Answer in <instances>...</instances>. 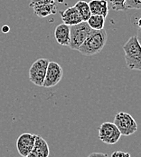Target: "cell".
Wrapping results in <instances>:
<instances>
[{"instance_id": "cell-1", "label": "cell", "mask_w": 141, "mask_h": 157, "mask_svg": "<svg viewBox=\"0 0 141 157\" xmlns=\"http://www.w3.org/2000/svg\"><path fill=\"white\" fill-rule=\"evenodd\" d=\"M108 35L105 29L92 30L86 40L80 46L78 51L84 56H93L99 54L106 45Z\"/></svg>"}, {"instance_id": "cell-2", "label": "cell", "mask_w": 141, "mask_h": 157, "mask_svg": "<svg viewBox=\"0 0 141 157\" xmlns=\"http://www.w3.org/2000/svg\"><path fill=\"white\" fill-rule=\"evenodd\" d=\"M125 61L130 70L141 71V45L137 36H132L123 46Z\"/></svg>"}, {"instance_id": "cell-3", "label": "cell", "mask_w": 141, "mask_h": 157, "mask_svg": "<svg viewBox=\"0 0 141 157\" xmlns=\"http://www.w3.org/2000/svg\"><path fill=\"white\" fill-rule=\"evenodd\" d=\"M92 29L87 22H82L70 26V44L69 47L72 50H78L86 40Z\"/></svg>"}, {"instance_id": "cell-4", "label": "cell", "mask_w": 141, "mask_h": 157, "mask_svg": "<svg viewBox=\"0 0 141 157\" xmlns=\"http://www.w3.org/2000/svg\"><path fill=\"white\" fill-rule=\"evenodd\" d=\"M114 124L117 126L119 133L124 136L134 135L138 130V124L129 113L119 112L114 117Z\"/></svg>"}, {"instance_id": "cell-5", "label": "cell", "mask_w": 141, "mask_h": 157, "mask_svg": "<svg viewBox=\"0 0 141 157\" xmlns=\"http://www.w3.org/2000/svg\"><path fill=\"white\" fill-rule=\"evenodd\" d=\"M49 60L46 58H39L33 63L29 69V80L37 86H43Z\"/></svg>"}, {"instance_id": "cell-6", "label": "cell", "mask_w": 141, "mask_h": 157, "mask_svg": "<svg viewBox=\"0 0 141 157\" xmlns=\"http://www.w3.org/2000/svg\"><path fill=\"white\" fill-rule=\"evenodd\" d=\"M121 134L114 123L105 122L99 128V138L106 144H115L119 141Z\"/></svg>"}, {"instance_id": "cell-7", "label": "cell", "mask_w": 141, "mask_h": 157, "mask_svg": "<svg viewBox=\"0 0 141 157\" xmlns=\"http://www.w3.org/2000/svg\"><path fill=\"white\" fill-rule=\"evenodd\" d=\"M63 75V70L58 63L49 62L43 86L50 88L57 86L62 80Z\"/></svg>"}, {"instance_id": "cell-8", "label": "cell", "mask_w": 141, "mask_h": 157, "mask_svg": "<svg viewBox=\"0 0 141 157\" xmlns=\"http://www.w3.org/2000/svg\"><path fill=\"white\" fill-rule=\"evenodd\" d=\"M36 135L24 133L19 135L16 141V149L22 157H27L34 148Z\"/></svg>"}, {"instance_id": "cell-9", "label": "cell", "mask_w": 141, "mask_h": 157, "mask_svg": "<svg viewBox=\"0 0 141 157\" xmlns=\"http://www.w3.org/2000/svg\"><path fill=\"white\" fill-rule=\"evenodd\" d=\"M50 149L47 142L40 135H36L33 150L27 157H49Z\"/></svg>"}, {"instance_id": "cell-10", "label": "cell", "mask_w": 141, "mask_h": 157, "mask_svg": "<svg viewBox=\"0 0 141 157\" xmlns=\"http://www.w3.org/2000/svg\"><path fill=\"white\" fill-rule=\"evenodd\" d=\"M60 15L63 24L69 26L75 25L82 22V19L74 6L66 8L63 11H60Z\"/></svg>"}, {"instance_id": "cell-11", "label": "cell", "mask_w": 141, "mask_h": 157, "mask_svg": "<svg viewBox=\"0 0 141 157\" xmlns=\"http://www.w3.org/2000/svg\"><path fill=\"white\" fill-rule=\"evenodd\" d=\"M54 37L59 45L69 46L70 44V26L65 24H60L54 30Z\"/></svg>"}, {"instance_id": "cell-12", "label": "cell", "mask_w": 141, "mask_h": 157, "mask_svg": "<svg viewBox=\"0 0 141 157\" xmlns=\"http://www.w3.org/2000/svg\"><path fill=\"white\" fill-rule=\"evenodd\" d=\"M32 8L34 9V14L41 18L47 17L51 15H54L57 13V7L55 3L35 5L32 6Z\"/></svg>"}, {"instance_id": "cell-13", "label": "cell", "mask_w": 141, "mask_h": 157, "mask_svg": "<svg viewBox=\"0 0 141 157\" xmlns=\"http://www.w3.org/2000/svg\"><path fill=\"white\" fill-rule=\"evenodd\" d=\"M92 15L106 17L109 14V4L107 0H92L89 2Z\"/></svg>"}, {"instance_id": "cell-14", "label": "cell", "mask_w": 141, "mask_h": 157, "mask_svg": "<svg viewBox=\"0 0 141 157\" xmlns=\"http://www.w3.org/2000/svg\"><path fill=\"white\" fill-rule=\"evenodd\" d=\"M74 6L77 9V11L79 12L82 21L87 22L88 19L90 18V17L92 16L91 9L89 6V3L86 1H83V0H80L74 5Z\"/></svg>"}, {"instance_id": "cell-15", "label": "cell", "mask_w": 141, "mask_h": 157, "mask_svg": "<svg viewBox=\"0 0 141 157\" xmlns=\"http://www.w3.org/2000/svg\"><path fill=\"white\" fill-rule=\"evenodd\" d=\"M87 23L92 30H101L104 29L105 17L98 15H92Z\"/></svg>"}, {"instance_id": "cell-16", "label": "cell", "mask_w": 141, "mask_h": 157, "mask_svg": "<svg viewBox=\"0 0 141 157\" xmlns=\"http://www.w3.org/2000/svg\"><path fill=\"white\" fill-rule=\"evenodd\" d=\"M108 4L114 11H125V2L126 0H107Z\"/></svg>"}, {"instance_id": "cell-17", "label": "cell", "mask_w": 141, "mask_h": 157, "mask_svg": "<svg viewBox=\"0 0 141 157\" xmlns=\"http://www.w3.org/2000/svg\"><path fill=\"white\" fill-rule=\"evenodd\" d=\"M125 8H126V10L141 9V0H126Z\"/></svg>"}, {"instance_id": "cell-18", "label": "cell", "mask_w": 141, "mask_h": 157, "mask_svg": "<svg viewBox=\"0 0 141 157\" xmlns=\"http://www.w3.org/2000/svg\"><path fill=\"white\" fill-rule=\"evenodd\" d=\"M52 3H55L54 0H31L29 6L32 7L35 5H41V4H52Z\"/></svg>"}, {"instance_id": "cell-19", "label": "cell", "mask_w": 141, "mask_h": 157, "mask_svg": "<svg viewBox=\"0 0 141 157\" xmlns=\"http://www.w3.org/2000/svg\"><path fill=\"white\" fill-rule=\"evenodd\" d=\"M110 157H131V155L129 153H126L123 151H116L110 155Z\"/></svg>"}, {"instance_id": "cell-20", "label": "cell", "mask_w": 141, "mask_h": 157, "mask_svg": "<svg viewBox=\"0 0 141 157\" xmlns=\"http://www.w3.org/2000/svg\"><path fill=\"white\" fill-rule=\"evenodd\" d=\"M87 157H110V155H108L107 154L104 153H92L91 155H89Z\"/></svg>"}, {"instance_id": "cell-21", "label": "cell", "mask_w": 141, "mask_h": 157, "mask_svg": "<svg viewBox=\"0 0 141 157\" xmlns=\"http://www.w3.org/2000/svg\"><path fill=\"white\" fill-rule=\"evenodd\" d=\"M137 37L141 45V28H138V35H137Z\"/></svg>"}]
</instances>
